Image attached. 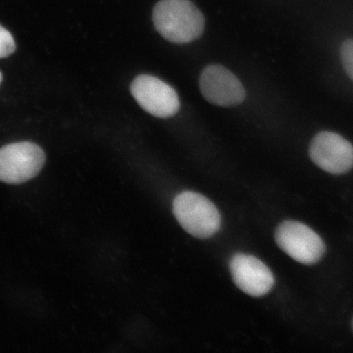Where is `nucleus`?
<instances>
[{"label": "nucleus", "mask_w": 353, "mask_h": 353, "mask_svg": "<svg viewBox=\"0 0 353 353\" xmlns=\"http://www.w3.org/2000/svg\"><path fill=\"white\" fill-rule=\"evenodd\" d=\"M341 55L343 68L353 81V39L342 44Z\"/></svg>", "instance_id": "obj_10"}, {"label": "nucleus", "mask_w": 353, "mask_h": 353, "mask_svg": "<svg viewBox=\"0 0 353 353\" xmlns=\"http://www.w3.org/2000/svg\"><path fill=\"white\" fill-rule=\"evenodd\" d=\"M352 330H353V320H352Z\"/></svg>", "instance_id": "obj_12"}, {"label": "nucleus", "mask_w": 353, "mask_h": 353, "mask_svg": "<svg viewBox=\"0 0 353 353\" xmlns=\"http://www.w3.org/2000/svg\"><path fill=\"white\" fill-rule=\"evenodd\" d=\"M154 28L174 43H188L201 37L205 17L191 0H160L152 11Z\"/></svg>", "instance_id": "obj_1"}, {"label": "nucleus", "mask_w": 353, "mask_h": 353, "mask_svg": "<svg viewBox=\"0 0 353 353\" xmlns=\"http://www.w3.org/2000/svg\"><path fill=\"white\" fill-rule=\"evenodd\" d=\"M130 90L140 107L154 117L169 118L179 112L178 94L174 88L160 79L141 74L132 82Z\"/></svg>", "instance_id": "obj_5"}, {"label": "nucleus", "mask_w": 353, "mask_h": 353, "mask_svg": "<svg viewBox=\"0 0 353 353\" xmlns=\"http://www.w3.org/2000/svg\"><path fill=\"white\" fill-rule=\"evenodd\" d=\"M276 244L295 261L305 265L319 263L325 252L323 240L311 228L297 221H285L276 228Z\"/></svg>", "instance_id": "obj_4"}, {"label": "nucleus", "mask_w": 353, "mask_h": 353, "mask_svg": "<svg viewBox=\"0 0 353 353\" xmlns=\"http://www.w3.org/2000/svg\"><path fill=\"white\" fill-rule=\"evenodd\" d=\"M200 88L211 104L223 108L236 107L245 99L244 86L230 70L219 65L207 66L200 77Z\"/></svg>", "instance_id": "obj_7"}, {"label": "nucleus", "mask_w": 353, "mask_h": 353, "mask_svg": "<svg viewBox=\"0 0 353 353\" xmlns=\"http://www.w3.org/2000/svg\"><path fill=\"white\" fill-rule=\"evenodd\" d=\"M173 211L181 226L193 236L206 239L219 230L221 215L217 207L201 194H179L174 199Z\"/></svg>", "instance_id": "obj_2"}, {"label": "nucleus", "mask_w": 353, "mask_h": 353, "mask_svg": "<svg viewBox=\"0 0 353 353\" xmlns=\"http://www.w3.org/2000/svg\"><path fill=\"white\" fill-rule=\"evenodd\" d=\"M2 78H3L2 74H1V72H0V83H1V82H2Z\"/></svg>", "instance_id": "obj_11"}, {"label": "nucleus", "mask_w": 353, "mask_h": 353, "mask_svg": "<svg viewBox=\"0 0 353 353\" xmlns=\"http://www.w3.org/2000/svg\"><path fill=\"white\" fill-rule=\"evenodd\" d=\"M14 39L8 30L0 26V59L10 56L15 52Z\"/></svg>", "instance_id": "obj_9"}, {"label": "nucleus", "mask_w": 353, "mask_h": 353, "mask_svg": "<svg viewBox=\"0 0 353 353\" xmlns=\"http://www.w3.org/2000/svg\"><path fill=\"white\" fill-rule=\"evenodd\" d=\"M230 271L238 288L250 296H264L275 285V277L270 268L252 255H234Z\"/></svg>", "instance_id": "obj_8"}, {"label": "nucleus", "mask_w": 353, "mask_h": 353, "mask_svg": "<svg viewBox=\"0 0 353 353\" xmlns=\"http://www.w3.org/2000/svg\"><path fill=\"white\" fill-rule=\"evenodd\" d=\"M309 156L315 165L331 174H344L353 168V145L335 132L316 134L309 148Z\"/></svg>", "instance_id": "obj_6"}, {"label": "nucleus", "mask_w": 353, "mask_h": 353, "mask_svg": "<svg viewBox=\"0 0 353 353\" xmlns=\"http://www.w3.org/2000/svg\"><path fill=\"white\" fill-rule=\"evenodd\" d=\"M46 163L38 145L21 142L0 148V182L21 184L37 176Z\"/></svg>", "instance_id": "obj_3"}]
</instances>
